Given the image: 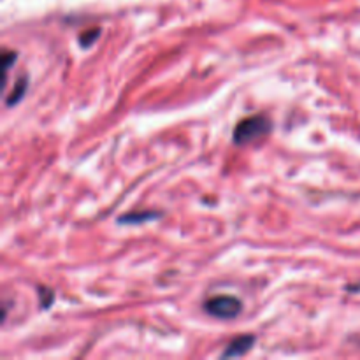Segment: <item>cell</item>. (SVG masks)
Wrapping results in <instances>:
<instances>
[{
  "mask_svg": "<svg viewBox=\"0 0 360 360\" xmlns=\"http://www.w3.org/2000/svg\"><path fill=\"white\" fill-rule=\"evenodd\" d=\"M273 125H271L269 118L266 116H250V118L241 120L234 129V143L236 144H248L253 141L260 139V137L267 136L271 132Z\"/></svg>",
  "mask_w": 360,
  "mask_h": 360,
  "instance_id": "1",
  "label": "cell"
},
{
  "mask_svg": "<svg viewBox=\"0 0 360 360\" xmlns=\"http://www.w3.org/2000/svg\"><path fill=\"white\" fill-rule=\"evenodd\" d=\"M204 309L211 316H214V319L231 320L236 319L241 313L243 304L234 295H214V297L207 299L204 302Z\"/></svg>",
  "mask_w": 360,
  "mask_h": 360,
  "instance_id": "2",
  "label": "cell"
},
{
  "mask_svg": "<svg viewBox=\"0 0 360 360\" xmlns=\"http://www.w3.org/2000/svg\"><path fill=\"white\" fill-rule=\"evenodd\" d=\"M255 345V336L252 334H245V336L236 338L234 341H231L227 347V350L224 352V357H239V355H245L252 350V347Z\"/></svg>",
  "mask_w": 360,
  "mask_h": 360,
  "instance_id": "3",
  "label": "cell"
},
{
  "mask_svg": "<svg viewBox=\"0 0 360 360\" xmlns=\"http://www.w3.org/2000/svg\"><path fill=\"white\" fill-rule=\"evenodd\" d=\"M158 213H153V211H143V213H130L123 214V217L118 218V224H143V221H150L153 218H157Z\"/></svg>",
  "mask_w": 360,
  "mask_h": 360,
  "instance_id": "4",
  "label": "cell"
},
{
  "mask_svg": "<svg viewBox=\"0 0 360 360\" xmlns=\"http://www.w3.org/2000/svg\"><path fill=\"white\" fill-rule=\"evenodd\" d=\"M27 86H28L27 76H21L20 79L16 81V86L13 88V91H11V95H9V97H7L6 104H7V105L18 104V102H20L21 98H23L25 91H27Z\"/></svg>",
  "mask_w": 360,
  "mask_h": 360,
  "instance_id": "5",
  "label": "cell"
},
{
  "mask_svg": "<svg viewBox=\"0 0 360 360\" xmlns=\"http://www.w3.org/2000/svg\"><path fill=\"white\" fill-rule=\"evenodd\" d=\"M98 34H101V30H98V28H94V30H90V32H84V34H81L79 44L83 46V48H90V46L97 41Z\"/></svg>",
  "mask_w": 360,
  "mask_h": 360,
  "instance_id": "6",
  "label": "cell"
},
{
  "mask_svg": "<svg viewBox=\"0 0 360 360\" xmlns=\"http://www.w3.org/2000/svg\"><path fill=\"white\" fill-rule=\"evenodd\" d=\"M39 295H41V302L44 308H49L53 301V294L48 290V288H39Z\"/></svg>",
  "mask_w": 360,
  "mask_h": 360,
  "instance_id": "7",
  "label": "cell"
}]
</instances>
